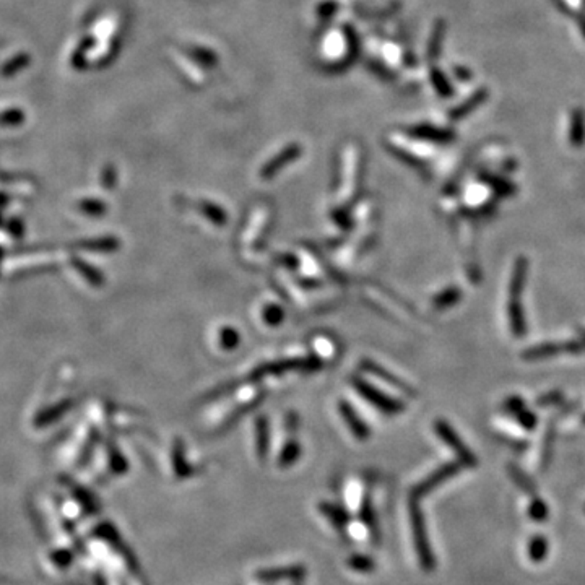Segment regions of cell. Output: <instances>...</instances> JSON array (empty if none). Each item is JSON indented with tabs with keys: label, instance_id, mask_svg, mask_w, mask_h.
<instances>
[{
	"label": "cell",
	"instance_id": "cell-9",
	"mask_svg": "<svg viewBox=\"0 0 585 585\" xmlns=\"http://www.w3.org/2000/svg\"><path fill=\"white\" fill-rule=\"evenodd\" d=\"M342 410H343V415H345V420L348 421L349 426H352L353 433L357 434L358 438H364V436L368 434V431H366V426L361 424V421L358 420L357 415H354L353 411H349V409H347L345 405H342Z\"/></svg>",
	"mask_w": 585,
	"mask_h": 585
},
{
	"label": "cell",
	"instance_id": "cell-2",
	"mask_svg": "<svg viewBox=\"0 0 585 585\" xmlns=\"http://www.w3.org/2000/svg\"><path fill=\"white\" fill-rule=\"evenodd\" d=\"M304 576V569L301 566L290 567H277V569L260 571L257 579L262 582H280V581H297Z\"/></svg>",
	"mask_w": 585,
	"mask_h": 585
},
{
	"label": "cell",
	"instance_id": "cell-5",
	"mask_svg": "<svg viewBox=\"0 0 585 585\" xmlns=\"http://www.w3.org/2000/svg\"><path fill=\"white\" fill-rule=\"evenodd\" d=\"M439 434L443 436V438L447 441V444H449V446L452 447V449L457 450V454L462 457L463 462L475 463V458H473L472 454H470V450H467L465 447H463V446L460 444V441H458L457 436H454V433H452L449 428L444 426V424H443V426H441V424H439Z\"/></svg>",
	"mask_w": 585,
	"mask_h": 585
},
{
	"label": "cell",
	"instance_id": "cell-3",
	"mask_svg": "<svg viewBox=\"0 0 585 585\" xmlns=\"http://www.w3.org/2000/svg\"><path fill=\"white\" fill-rule=\"evenodd\" d=\"M457 470H458V467L454 465V463H452V465H446L443 468H439L438 472H434L428 480H424L420 486L415 488V495H418V496L428 495V492L431 490H434L436 486L443 483V481H446L447 478L452 477L454 473H457Z\"/></svg>",
	"mask_w": 585,
	"mask_h": 585
},
{
	"label": "cell",
	"instance_id": "cell-4",
	"mask_svg": "<svg viewBox=\"0 0 585 585\" xmlns=\"http://www.w3.org/2000/svg\"><path fill=\"white\" fill-rule=\"evenodd\" d=\"M357 386H358V389H359V392L364 395L366 399H369L372 404L374 405H377V406H381L382 410H386V411H394V410H397L399 409V405H395L392 400H389L387 397H384L382 394H379L377 392V390H374V389H371L368 384H363V382H357Z\"/></svg>",
	"mask_w": 585,
	"mask_h": 585
},
{
	"label": "cell",
	"instance_id": "cell-8",
	"mask_svg": "<svg viewBox=\"0 0 585 585\" xmlns=\"http://www.w3.org/2000/svg\"><path fill=\"white\" fill-rule=\"evenodd\" d=\"M529 515L532 520L544 522L548 519V506L542 501V499H533L529 509Z\"/></svg>",
	"mask_w": 585,
	"mask_h": 585
},
{
	"label": "cell",
	"instance_id": "cell-6",
	"mask_svg": "<svg viewBox=\"0 0 585 585\" xmlns=\"http://www.w3.org/2000/svg\"><path fill=\"white\" fill-rule=\"evenodd\" d=\"M529 556L532 563H542L548 556V540L542 535L533 537L529 542Z\"/></svg>",
	"mask_w": 585,
	"mask_h": 585
},
{
	"label": "cell",
	"instance_id": "cell-10",
	"mask_svg": "<svg viewBox=\"0 0 585 585\" xmlns=\"http://www.w3.org/2000/svg\"><path fill=\"white\" fill-rule=\"evenodd\" d=\"M348 564L352 569L358 572H369L374 569V563H372L371 558H366V556H353V558H349Z\"/></svg>",
	"mask_w": 585,
	"mask_h": 585
},
{
	"label": "cell",
	"instance_id": "cell-1",
	"mask_svg": "<svg viewBox=\"0 0 585 585\" xmlns=\"http://www.w3.org/2000/svg\"><path fill=\"white\" fill-rule=\"evenodd\" d=\"M410 522H411L413 540H415V549L418 553V558H420V564L424 571H433L436 559H434V554L431 549V543H429V538L426 533V525H424L423 514L415 502L410 504Z\"/></svg>",
	"mask_w": 585,
	"mask_h": 585
},
{
	"label": "cell",
	"instance_id": "cell-7",
	"mask_svg": "<svg viewBox=\"0 0 585 585\" xmlns=\"http://www.w3.org/2000/svg\"><path fill=\"white\" fill-rule=\"evenodd\" d=\"M320 510H322L324 515H327V517L330 519V522L337 527V529H342V527H345V524L348 522L347 520V514L343 512L342 509H338L335 506H330V504H322V506H320Z\"/></svg>",
	"mask_w": 585,
	"mask_h": 585
}]
</instances>
